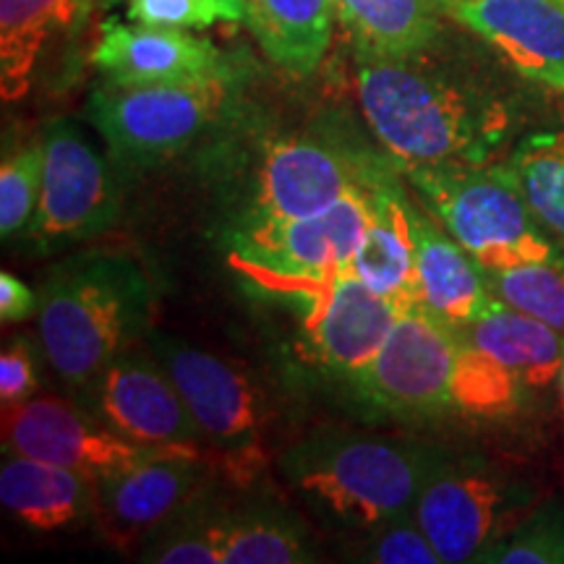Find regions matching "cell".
Instances as JSON below:
<instances>
[{
    "label": "cell",
    "instance_id": "603a6c76",
    "mask_svg": "<svg viewBox=\"0 0 564 564\" xmlns=\"http://www.w3.org/2000/svg\"><path fill=\"white\" fill-rule=\"evenodd\" d=\"M335 0H243V24L288 76H312L329 51Z\"/></svg>",
    "mask_w": 564,
    "mask_h": 564
},
{
    "label": "cell",
    "instance_id": "ac0fdd59",
    "mask_svg": "<svg viewBox=\"0 0 564 564\" xmlns=\"http://www.w3.org/2000/svg\"><path fill=\"white\" fill-rule=\"evenodd\" d=\"M366 188L369 220L350 262V272L371 291L392 299L400 308L421 306L411 225L413 202H408L400 183L382 165L369 167Z\"/></svg>",
    "mask_w": 564,
    "mask_h": 564
},
{
    "label": "cell",
    "instance_id": "ffe728a7",
    "mask_svg": "<svg viewBox=\"0 0 564 564\" xmlns=\"http://www.w3.org/2000/svg\"><path fill=\"white\" fill-rule=\"evenodd\" d=\"M0 502L34 531H58L95 514L97 481L63 465L6 453L0 468Z\"/></svg>",
    "mask_w": 564,
    "mask_h": 564
},
{
    "label": "cell",
    "instance_id": "9c48e42d",
    "mask_svg": "<svg viewBox=\"0 0 564 564\" xmlns=\"http://www.w3.org/2000/svg\"><path fill=\"white\" fill-rule=\"evenodd\" d=\"M366 175L340 202L319 215L236 228V262L249 267L259 278L278 282L280 288L350 272V262L369 220Z\"/></svg>",
    "mask_w": 564,
    "mask_h": 564
},
{
    "label": "cell",
    "instance_id": "836d02e7",
    "mask_svg": "<svg viewBox=\"0 0 564 564\" xmlns=\"http://www.w3.org/2000/svg\"><path fill=\"white\" fill-rule=\"evenodd\" d=\"M37 293L21 282L9 270L0 272V319L3 324H17L37 316Z\"/></svg>",
    "mask_w": 564,
    "mask_h": 564
},
{
    "label": "cell",
    "instance_id": "cb8c5ba5",
    "mask_svg": "<svg viewBox=\"0 0 564 564\" xmlns=\"http://www.w3.org/2000/svg\"><path fill=\"white\" fill-rule=\"evenodd\" d=\"M465 337L510 371L525 390H544L560 377L564 364V333L502 301L465 324Z\"/></svg>",
    "mask_w": 564,
    "mask_h": 564
},
{
    "label": "cell",
    "instance_id": "44dd1931",
    "mask_svg": "<svg viewBox=\"0 0 564 564\" xmlns=\"http://www.w3.org/2000/svg\"><path fill=\"white\" fill-rule=\"evenodd\" d=\"M91 0H0V95H30L47 47L82 30Z\"/></svg>",
    "mask_w": 564,
    "mask_h": 564
},
{
    "label": "cell",
    "instance_id": "4dcf8cb0",
    "mask_svg": "<svg viewBox=\"0 0 564 564\" xmlns=\"http://www.w3.org/2000/svg\"><path fill=\"white\" fill-rule=\"evenodd\" d=\"M356 554L358 562L373 564H442L413 512L364 531V541L356 546Z\"/></svg>",
    "mask_w": 564,
    "mask_h": 564
},
{
    "label": "cell",
    "instance_id": "e575fe53",
    "mask_svg": "<svg viewBox=\"0 0 564 564\" xmlns=\"http://www.w3.org/2000/svg\"><path fill=\"white\" fill-rule=\"evenodd\" d=\"M560 387H562V413H564V364H562V371H560Z\"/></svg>",
    "mask_w": 564,
    "mask_h": 564
},
{
    "label": "cell",
    "instance_id": "d4e9b609",
    "mask_svg": "<svg viewBox=\"0 0 564 564\" xmlns=\"http://www.w3.org/2000/svg\"><path fill=\"white\" fill-rule=\"evenodd\" d=\"M223 564L316 562L312 533L278 505L253 502L220 518Z\"/></svg>",
    "mask_w": 564,
    "mask_h": 564
},
{
    "label": "cell",
    "instance_id": "7c38bea8",
    "mask_svg": "<svg viewBox=\"0 0 564 564\" xmlns=\"http://www.w3.org/2000/svg\"><path fill=\"white\" fill-rule=\"evenodd\" d=\"M282 291L308 303L303 333L314 361L350 384L369 369L403 312L392 299L371 291L352 272L293 282Z\"/></svg>",
    "mask_w": 564,
    "mask_h": 564
},
{
    "label": "cell",
    "instance_id": "277c9868",
    "mask_svg": "<svg viewBox=\"0 0 564 564\" xmlns=\"http://www.w3.org/2000/svg\"><path fill=\"white\" fill-rule=\"evenodd\" d=\"M440 457L413 440L327 432L285 449L280 468L316 518L364 533L411 514Z\"/></svg>",
    "mask_w": 564,
    "mask_h": 564
},
{
    "label": "cell",
    "instance_id": "f1b7e54d",
    "mask_svg": "<svg viewBox=\"0 0 564 564\" xmlns=\"http://www.w3.org/2000/svg\"><path fill=\"white\" fill-rule=\"evenodd\" d=\"M484 564H564V505L549 502L476 554Z\"/></svg>",
    "mask_w": 564,
    "mask_h": 564
},
{
    "label": "cell",
    "instance_id": "9a60e30c",
    "mask_svg": "<svg viewBox=\"0 0 564 564\" xmlns=\"http://www.w3.org/2000/svg\"><path fill=\"white\" fill-rule=\"evenodd\" d=\"M507 494L505 481L491 470L440 457L423 484L413 514L442 564L474 562L484 546L499 539Z\"/></svg>",
    "mask_w": 564,
    "mask_h": 564
},
{
    "label": "cell",
    "instance_id": "484cf974",
    "mask_svg": "<svg viewBox=\"0 0 564 564\" xmlns=\"http://www.w3.org/2000/svg\"><path fill=\"white\" fill-rule=\"evenodd\" d=\"M528 207L564 243V131H535L502 162Z\"/></svg>",
    "mask_w": 564,
    "mask_h": 564
},
{
    "label": "cell",
    "instance_id": "83f0119b",
    "mask_svg": "<svg viewBox=\"0 0 564 564\" xmlns=\"http://www.w3.org/2000/svg\"><path fill=\"white\" fill-rule=\"evenodd\" d=\"M494 299L564 333V259L484 272Z\"/></svg>",
    "mask_w": 564,
    "mask_h": 564
},
{
    "label": "cell",
    "instance_id": "7402d4cb",
    "mask_svg": "<svg viewBox=\"0 0 564 564\" xmlns=\"http://www.w3.org/2000/svg\"><path fill=\"white\" fill-rule=\"evenodd\" d=\"M352 53L364 58H421L440 42L442 0H335Z\"/></svg>",
    "mask_w": 564,
    "mask_h": 564
},
{
    "label": "cell",
    "instance_id": "7a4b0ae2",
    "mask_svg": "<svg viewBox=\"0 0 564 564\" xmlns=\"http://www.w3.org/2000/svg\"><path fill=\"white\" fill-rule=\"evenodd\" d=\"M364 400L398 419L505 415L525 387L476 348L463 327L426 306L403 308L369 369L352 382Z\"/></svg>",
    "mask_w": 564,
    "mask_h": 564
},
{
    "label": "cell",
    "instance_id": "e0dca14e",
    "mask_svg": "<svg viewBox=\"0 0 564 564\" xmlns=\"http://www.w3.org/2000/svg\"><path fill=\"white\" fill-rule=\"evenodd\" d=\"M95 68L110 84H167L232 76L215 42L192 30H162L137 21H105Z\"/></svg>",
    "mask_w": 564,
    "mask_h": 564
},
{
    "label": "cell",
    "instance_id": "3957f363",
    "mask_svg": "<svg viewBox=\"0 0 564 564\" xmlns=\"http://www.w3.org/2000/svg\"><path fill=\"white\" fill-rule=\"evenodd\" d=\"M37 299L40 350L74 400L150 327V282L118 253L89 251L58 262Z\"/></svg>",
    "mask_w": 564,
    "mask_h": 564
},
{
    "label": "cell",
    "instance_id": "6da1fadb",
    "mask_svg": "<svg viewBox=\"0 0 564 564\" xmlns=\"http://www.w3.org/2000/svg\"><path fill=\"white\" fill-rule=\"evenodd\" d=\"M356 91L366 123L400 171L478 165L510 129V112L497 97L423 66V55L405 61L356 55Z\"/></svg>",
    "mask_w": 564,
    "mask_h": 564
},
{
    "label": "cell",
    "instance_id": "4fadbf2b",
    "mask_svg": "<svg viewBox=\"0 0 564 564\" xmlns=\"http://www.w3.org/2000/svg\"><path fill=\"white\" fill-rule=\"evenodd\" d=\"M3 453L63 465L91 481L167 455L126 442L84 405L58 398H30L21 405L3 408Z\"/></svg>",
    "mask_w": 564,
    "mask_h": 564
},
{
    "label": "cell",
    "instance_id": "2e32d148",
    "mask_svg": "<svg viewBox=\"0 0 564 564\" xmlns=\"http://www.w3.org/2000/svg\"><path fill=\"white\" fill-rule=\"evenodd\" d=\"M442 9L528 82L564 91V0H442Z\"/></svg>",
    "mask_w": 564,
    "mask_h": 564
},
{
    "label": "cell",
    "instance_id": "52a82bcc",
    "mask_svg": "<svg viewBox=\"0 0 564 564\" xmlns=\"http://www.w3.org/2000/svg\"><path fill=\"white\" fill-rule=\"evenodd\" d=\"M150 352L178 387L215 468L232 484H251L264 465V405L249 373L171 335H152Z\"/></svg>",
    "mask_w": 564,
    "mask_h": 564
},
{
    "label": "cell",
    "instance_id": "5bb4252c",
    "mask_svg": "<svg viewBox=\"0 0 564 564\" xmlns=\"http://www.w3.org/2000/svg\"><path fill=\"white\" fill-rule=\"evenodd\" d=\"M207 455H158L97 481L95 518L116 546L144 544L207 489Z\"/></svg>",
    "mask_w": 564,
    "mask_h": 564
},
{
    "label": "cell",
    "instance_id": "1f68e13d",
    "mask_svg": "<svg viewBox=\"0 0 564 564\" xmlns=\"http://www.w3.org/2000/svg\"><path fill=\"white\" fill-rule=\"evenodd\" d=\"M129 21L162 30H207L217 21H243L230 0H123Z\"/></svg>",
    "mask_w": 564,
    "mask_h": 564
},
{
    "label": "cell",
    "instance_id": "ba28073f",
    "mask_svg": "<svg viewBox=\"0 0 564 564\" xmlns=\"http://www.w3.org/2000/svg\"><path fill=\"white\" fill-rule=\"evenodd\" d=\"M42 139V192L21 241L47 257L108 232L121 217V188L108 160L70 121L47 123Z\"/></svg>",
    "mask_w": 564,
    "mask_h": 564
},
{
    "label": "cell",
    "instance_id": "8fae6325",
    "mask_svg": "<svg viewBox=\"0 0 564 564\" xmlns=\"http://www.w3.org/2000/svg\"><path fill=\"white\" fill-rule=\"evenodd\" d=\"M366 171L319 137H280L267 141L251 173V194L241 223L262 225L319 215L343 199Z\"/></svg>",
    "mask_w": 564,
    "mask_h": 564
},
{
    "label": "cell",
    "instance_id": "8992f818",
    "mask_svg": "<svg viewBox=\"0 0 564 564\" xmlns=\"http://www.w3.org/2000/svg\"><path fill=\"white\" fill-rule=\"evenodd\" d=\"M232 95V76L167 84H97L89 118L126 171H147L178 158Z\"/></svg>",
    "mask_w": 564,
    "mask_h": 564
},
{
    "label": "cell",
    "instance_id": "f546056e",
    "mask_svg": "<svg viewBox=\"0 0 564 564\" xmlns=\"http://www.w3.org/2000/svg\"><path fill=\"white\" fill-rule=\"evenodd\" d=\"M45 173V139L34 137L9 152L0 165V236L19 238L37 209Z\"/></svg>",
    "mask_w": 564,
    "mask_h": 564
},
{
    "label": "cell",
    "instance_id": "d6a6232c",
    "mask_svg": "<svg viewBox=\"0 0 564 564\" xmlns=\"http://www.w3.org/2000/svg\"><path fill=\"white\" fill-rule=\"evenodd\" d=\"M40 387L37 348L26 335L6 343L0 356V405L13 408L34 398Z\"/></svg>",
    "mask_w": 564,
    "mask_h": 564
},
{
    "label": "cell",
    "instance_id": "5b68a950",
    "mask_svg": "<svg viewBox=\"0 0 564 564\" xmlns=\"http://www.w3.org/2000/svg\"><path fill=\"white\" fill-rule=\"evenodd\" d=\"M403 173L481 272L564 259L502 165L457 162Z\"/></svg>",
    "mask_w": 564,
    "mask_h": 564
},
{
    "label": "cell",
    "instance_id": "d6986e66",
    "mask_svg": "<svg viewBox=\"0 0 564 564\" xmlns=\"http://www.w3.org/2000/svg\"><path fill=\"white\" fill-rule=\"evenodd\" d=\"M411 225L421 306L432 308L457 327L491 312L499 301L486 285L481 267L444 230V225L432 220L415 204H411Z\"/></svg>",
    "mask_w": 564,
    "mask_h": 564
},
{
    "label": "cell",
    "instance_id": "d590c367",
    "mask_svg": "<svg viewBox=\"0 0 564 564\" xmlns=\"http://www.w3.org/2000/svg\"><path fill=\"white\" fill-rule=\"evenodd\" d=\"M230 3H232V6H236V9H238V11H241V13H243V0H230Z\"/></svg>",
    "mask_w": 564,
    "mask_h": 564
},
{
    "label": "cell",
    "instance_id": "30bf717a",
    "mask_svg": "<svg viewBox=\"0 0 564 564\" xmlns=\"http://www.w3.org/2000/svg\"><path fill=\"white\" fill-rule=\"evenodd\" d=\"M76 403L110 432L152 453L207 455L192 411L152 352H121L91 379Z\"/></svg>",
    "mask_w": 564,
    "mask_h": 564
},
{
    "label": "cell",
    "instance_id": "4316f807",
    "mask_svg": "<svg viewBox=\"0 0 564 564\" xmlns=\"http://www.w3.org/2000/svg\"><path fill=\"white\" fill-rule=\"evenodd\" d=\"M204 494L165 520L139 546L141 562L154 564H223L220 518L204 502Z\"/></svg>",
    "mask_w": 564,
    "mask_h": 564
}]
</instances>
